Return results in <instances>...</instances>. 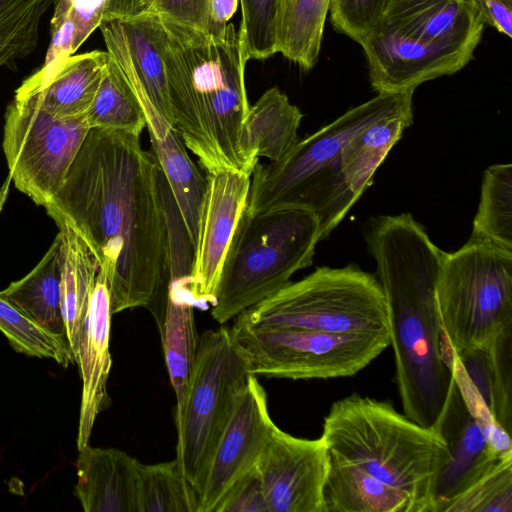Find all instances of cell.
<instances>
[{
	"label": "cell",
	"mask_w": 512,
	"mask_h": 512,
	"mask_svg": "<svg viewBox=\"0 0 512 512\" xmlns=\"http://www.w3.org/2000/svg\"><path fill=\"white\" fill-rule=\"evenodd\" d=\"M230 330L252 375L291 380L353 376L389 346L388 333L256 326L240 315Z\"/></svg>",
	"instance_id": "obj_10"
},
{
	"label": "cell",
	"mask_w": 512,
	"mask_h": 512,
	"mask_svg": "<svg viewBox=\"0 0 512 512\" xmlns=\"http://www.w3.org/2000/svg\"><path fill=\"white\" fill-rule=\"evenodd\" d=\"M239 0H210L209 23L206 32L215 37H224L229 20L235 14Z\"/></svg>",
	"instance_id": "obj_42"
},
{
	"label": "cell",
	"mask_w": 512,
	"mask_h": 512,
	"mask_svg": "<svg viewBox=\"0 0 512 512\" xmlns=\"http://www.w3.org/2000/svg\"><path fill=\"white\" fill-rule=\"evenodd\" d=\"M150 7L151 0H110L104 18L135 16L150 10Z\"/></svg>",
	"instance_id": "obj_43"
},
{
	"label": "cell",
	"mask_w": 512,
	"mask_h": 512,
	"mask_svg": "<svg viewBox=\"0 0 512 512\" xmlns=\"http://www.w3.org/2000/svg\"><path fill=\"white\" fill-rule=\"evenodd\" d=\"M414 90L378 93L340 117L299 139L279 161L259 162L251 174L245 212L297 208L313 213L320 239L327 238L358 200L342 172V149L359 129L412 103Z\"/></svg>",
	"instance_id": "obj_5"
},
{
	"label": "cell",
	"mask_w": 512,
	"mask_h": 512,
	"mask_svg": "<svg viewBox=\"0 0 512 512\" xmlns=\"http://www.w3.org/2000/svg\"><path fill=\"white\" fill-rule=\"evenodd\" d=\"M329 457L326 512H435V491L449 458L433 428L388 401L353 393L323 422Z\"/></svg>",
	"instance_id": "obj_2"
},
{
	"label": "cell",
	"mask_w": 512,
	"mask_h": 512,
	"mask_svg": "<svg viewBox=\"0 0 512 512\" xmlns=\"http://www.w3.org/2000/svg\"><path fill=\"white\" fill-rule=\"evenodd\" d=\"M251 375L229 328L200 336L183 403L175 410L176 460L198 495L236 397Z\"/></svg>",
	"instance_id": "obj_9"
},
{
	"label": "cell",
	"mask_w": 512,
	"mask_h": 512,
	"mask_svg": "<svg viewBox=\"0 0 512 512\" xmlns=\"http://www.w3.org/2000/svg\"><path fill=\"white\" fill-rule=\"evenodd\" d=\"M449 365L453 374L450 391L433 427L449 452L437 481L435 512L501 455L512 452L511 434L496 423L453 353Z\"/></svg>",
	"instance_id": "obj_12"
},
{
	"label": "cell",
	"mask_w": 512,
	"mask_h": 512,
	"mask_svg": "<svg viewBox=\"0 0 512 512\" xmlns=\"http://www.w3.org/2000/svg\"><path fill=\"white\" fill-rule=\"evenodd\" d=\"M107 53L123 70L144 112L152 152L164 174L188 233L192 247L196 240L198 214L206 188V175L191 159L175 127L156 109L131 65L115 47L105 44Z\"/></svg>",
	"instance_id": "obj_18"
},
{
	"label": "cell",
	"mask_w": 512,
	"mask_h": 512,
	"mask_svg": "<svg viewBox=\"0 0 512 512\" xmlns=\"http://www.w3.org/2000/svg\"><path fill=\"white\" fill-rule=\"evenodd\" d=\"M164 174L140 136L91 128L44 208L86 243L107 280L112 314L149 307L168 278Z\"/></svg>",
	"instance_id": "obj_1"
},
{
	"label": "cell",
	"mask_w": 512,
	"mask_h": 512,
	"mask_svg": "<svg viewBox=\"0 0 512 512\" xmlns=\"http://www.w3.org/2000/svg\"><path fill=\"white\" fill-rule=\"evenodd\" d=\"M330 1L279 0L277 53L302 70H310L319 59Z\"/></svg>",
	"instance_id": "obj_28"
},
{
	"label": "cell",
	"mask_w": 512,
	"mask_h": 512,
	"mask_svg": "<svg viewBox=\"0 0 512 512\" xmlns=\"http://www.w3.org/2000/svg\"><path fill=\"white\" fill-rule=\"evenodd\" d=\"M214 512H269L256 465L229 488Z\"/></svg>",
	"instance_id": "obj_39"
},
{
	"label": "cell",
	"mask_w": 512,
	"mask_h": 512,
	"mask_svg": "<svg viewBox=\"0 0 512 512\" xmlns=\"http://www.w3.org/2000/svg\"><path fill=\"white\" fill-rule=\"evenodd\" d=\"M371 86L377 93L414 90L451 75L473 58L474 49L408 37L387 25L361 45Z\"/></svg>",
	"instance_id": "obj_16"
},
{
	"label": "cell",
	"mask_w": 512,
	"mask_h": 512,
	"mask_svg": "<svg viewBox=\"0 0 512 512\" xmlns=\"http://www.w3.org/2000/svg\"><path fill=\"white\" fill-rule=\"evenodd\" d=\"M365 238L386 300L404 415L433 428L453 378L436 299L444 251L411 213L377 217Z\"/></svg>",
	"instance_id": "obj_3"
},
{
	"label": "cell",
	"mask_w": 512,
	"mask_h": 512,
	"mask_svg": "<svg viewBox=\"0 0 512 512\" xmlns=\"http://www.w3.org/2000/svg\"><path fill=\"white\" fill-rule=\"evenodd\" d=\"M256 467L269 512H326L329 457L322 437L299 438L276 426Z\"/></svg>",
	"instance_id": "obj_14"
},
{
	"label": "cell",
	"mask_w": 512,
	"mask_h": 512,
	"mask_svg": "<svg viewBox=\"0 0 512 512\" xmlns=\"http://www.w3.org/2000/svg\"><path fill=\"white\" fill-rule=\"evenodd\" d=\"M471 238L512 250V164H494L483 174Z\"/></svg>",
	"instance_id": "obj_30"
},
{
	"label": "cell",
	"mask_w": 512,
	"mask_h": 512,
	"mask_svg": "<svg viewBox=\"0 0 512 512\" xmlns=\"http://www.w3.org/2000/svg\"><path fill=\"white\" fill-rule=\"evenodd\" d=\"M389 0H331L333 28L361 45L384 25Z\"/></svg>",
	"instance_id": "obj_37"
},
{
	"label": "cell",
	"mask_w": 512,
	"mask_h": 512,
	"mask_svg": "<svg viewBox=\"0 0 512 512\" xmlns=\"http://www.w3.org/2000/svg\"><path fill=\"white\" fill-rule=\"evenodd\" d=\"M138 512H198L199 495L176 458L138 466Z\"/></svg>",
	"instance_id": "obj_31"
},
{
	"label": "cell",
	"mask_w": 512,
	"mask_h": 512,
	"mask_svg": "<svg viewBox=\"0 0 512 512\" xmlns=\"http://www.w3.org/2000/svg\"><path fill=\"white\" fill-rule=\"evenodd\" d=\"M60 235V295L66 336L76 362L78 344L99 271L86 243L63 220L53 219Z\"/></svg>",
	"instance_id": "obj_25"
},
{
	"label": "cell",
	"mask_w": 512,
	"mask_h": 512,
	"mask_svg": "<svg viewBox=\"0 0 512 512\" xmlns=\"http://www.w3.org/2000/svg\"><path fill=\"white\" fill-rule=\"evenodd\" d=\"M53 0H0V68L37 47L41 20Z\"/></svg>",
	"instance_id": "obj_32"
},
{
	"label": "cell",
	"mask_w": 512,
	"mask_h": 512,
	"mask_svg": "<svg viewBox=\"0 0 512 512\" xmlns=\"http://www.w3.org/2000/svg\"><path fill=\"white\" fill-rule=\"evenodd\" d=\"M0 331L17 352L27 356L51 358L64 367L76 363L68 341L31 322L2 297Z\"/></svg>",
	"instance_id": "obj_34"
},
{
	"label": "cell",
	"mask_w": 512,
	"mask_h": 512,
	"mask_svg": "<svg viewBox=\"0 0 512 512\" xmlns=\"http://www.w3.org/2000/svg\"><path fill=\"white\" fill-rule=\"evenodd\" d=\"M438 512H512V452L501 455Z\"/></svg>",
	"instance_id": "obj_33"
},
{
	"label": "cell",
	"mask_w": 512,
	"mask_h": 512,
	"mask_svg": "<svg viewBox=\"0 0 512 512\" xmlns=\"http://www.w3.org/2000/svg\"><path fill=\"white\" fill-rule=\"evenodd\" d=\"M242 35L248 60H264L277 53L279 0H239Z\"/></svg>",
	"instance_id": "obj_35"
},
{
	"label": "cell",
	"mask_w": 512,
	"mask_h": 512,
	"mask_svg": "<svg viewBox=\"0 0 512 512\" xmlns=\"http://www.w3.org/2000/svg\"><path fill=\"white\" fill-rule=\"evenodd\" d=\"M111 316L108 283L105 275L98 271L76 354L83 384L78 450L89 445L95 419L110 402L107 381L112 364L109 350Z\"/></svg>",
	"instance_id": "obj_19"
},
{
	"label": "cell",
	"mask_w": 512,
	"mask_h": 512,
	"mask_svg": "<svg viewBox=\"0 0 512 512\" xmlns=\"http://www.w3.org/2000/svg\"><path fill=\"white\" fill-rule=\"evenodd\" d=\"M384 24L411 38L474 50L485 25L471 0H389Z\"/></svg>",
	"instance_id": "obj_20"
},
{
	"label": "cell",
	"mask_w": 512,
	"mask_h": 512,
	"mask_svg": "<svg viewBox=\"0 0 512 512\" xmlns=\"http://www.w3.org/2000/svg\"><path fill=\"white\" fill-rule=\"evenodd\" d=\"M192 255L193 247L184 225L180 221L170 222L161 338L176 408L183 403L200 339L194 320L196 304L190 290Z\"/></svg>",
	"instance_id": "obj_17"
},
{
	"label": "cell",
	"mask_w": 512,
	"mask_h": 512,
	"mask_svg": "<svg viewBox=\"0 0 512 512\" xmlns=\"http://www.w3.org/2000/svg\"><path fill=\"white\" fill-rule=\"evenodd\" d=\"M251 175L238 171L206 174L193 245L190 290L196 307L215 303L223 266L246 210Z\"/></svg>",
	"instance_id": "obj_13"
},
{
	"label": "cell",
	"mask_w": 512,
	"mask_h": 512,
	"mask_svg": "<svg viewBox=\"0 0 512 512\" xmlns=\"http://www.w3.org/2000/svg\"><path fill=\"white\" fill-rule=\"evenodd\" d=\"M99 28L104 43L123 54L150 101L173 125L161 52L162 25L159 14L148 10L135 16L104 18Z\"/></svg>",
	"instance_id": "obj_21"
},
{
	"label": "cell",
	"mask_w": 512,
	"mask_h": 512,
	"mask_svg": "<svg viewBox=\"0 0 512 512\" xmlns=\"http://www.w3.org/2000/svg\"><path fill=\"white\" fill-rule=\"evenodd\" d=\"M471 1H473V2L475 3V5H476V2H477L478 0H471Z\"/></svg>",
	"instance_id": "obj_44"
},
{
	"label": "cell",
	"mask_w": 512,
	"mask_h": 512,
	"mask_svg": "<svg viewBox=\"0 0 512 512\" xmlns=\"http://www.w3.org/2000/svg\"><path fill=\"white\" fill-rule=\"evenodd\" d=\"M490 358V411L496 423L511 434L512 429V326L487 348Z\"/></svg>",
	"instance_id": "obj_36"
},
{
	"label": "cell",
	"mask_w": 512,
	"mask_h": 512,
	"mask_svg": "<svg viewBox=\"0 0 512 512\" xmlns=\"http://www.w3.org/2000/svg\"><path fill=\"white\" fill-rule=\"evenodd\" d=\"M413 122L412 103L386 114L355 132L342 149V172L359 199L389 151Z\"/></svg>",
	"instance_id": "obj_27"
},
{
	"label": "cell",
	"mask_w": 512,
	"mask_h": 512,
	"mask_svg": "<svg viewBox=\"0 0 512 512\" xmlns=\"http://www.w3.org/2000/svg\"><path fill=\"white\" fill-rule=\"evenodd\" d=\"M302 117L299 108L278 87L268 89L250 105L240 146L251 172L261 157L277 162L296 145Z\"/></svg>",
	"instance_id": "obj_23"
},
{
	"label": "cell",
	"mask_w": 512,
	"mask_h": 512,
	"mask_svg": "<svg viewBox=\"0 0 512 512\" xmlns=\"http://www.w3.org/2000/svg\"><path fill=\"white\" fill-rule=\"evenodd\" d=\"M115 448L79 450L75 494L85 512H138V466Z\"/></svg>",
	"instance_id": "obj_22"
},
{
	"label": "cell",
	"mask_w": 512,
	"mask_h": 512,
	"mask_svg": "<svg viewBox=\"0 0 512 512\" xmlns=\"http://www.w3.org/2000/svg\"><path fill=\"white\" fill-rule=\"evenodd\" d=\"M86 115L58 118L14 96L5 112L3 150L15 187L46 206L65 182L88 131Z\"/></svg>",
	"instance_id": "obj_11"
},
{
	"label": "cell",
	"mask_w": 512,
	"mask_h": 512,
	"mask_svg": "<svg viewBox=\"0 0 512 512\" xmlns=\"http://www.w3.org/2000/svg\"><path fill=\"white\" fill-rule=\"evenodd\" d=\"M317 217L303 209L244 212L228 251L211 316L224 324L276 293L313 263Z\"/></svg>",
	"instance_id": "obj_6"
},
{
	"label": "cell",
	"mask_w": 512,
	"mask_h": 512,
	"mask_svg": "<svg viewBox=\"0 0 512 512\" xmlns=\"http://www.w3.org/2000/svg\"><path fill=\"white\" fill-rule=\"evenodd\" d=\"M59 251L58 233L38 264L0 291V297L43 330L68 341L61 311Z\"/></svg>",
	"instance_id": "obj_26"
},
{
	"label": "cell",
	"mask_w": 512,
	"mask_h": 512,
	"mask_svg": "<svg viewBox=\"0 0 512 512\" xmlns=\"http://www.w3.org/2000/svg\"><path fill=\"white\" fill-rule=\"evenodd\" d=\"M267 394L251 375L237 395L199 490L198 512H214L229 488L253 468L273 429Z\"/></svg>",
	"instance_id": "obj_15"
},
{
	"label": "cell",
	"mask_w": 512,
	"mask_h": 512,
	"mask_svg": "<svg viewBox=\"0 0 512 512\" xmlns=\"http://www.w3.org/2000/svg\"><path fill=\"white\" fill-rule=\"evenodd\" d=\"M239 315L256 326L389 334L380 283L355 264L317 267Z\"/></svg>",
	"instance_id": "obj_8"
},
{
	"label": "cell",
	"mask_w": 512,
	"mask_h": 512,
	"mask_svg": "<svg viewBox=\"0 0 512 512\" xmlns=\"http://www.w3.org/2000/svg\"><path fill=\"white\" fill-rule=\"evenodd\" d=\"M107 51L94 50L70 56L46 84L31 87L22 82L15 95L30 98L58 118L85 116L107 66Z\"/></svg>",
	"instance_id": "obj_24"
},
{
	"label": "cell",
	"mask_w": 512,
	"mask_h": 512,
	"mask_svg": "<svg viewBox=\"0 0 512 512\" xmlns=\"http://www.w3.org/2000/svg\"><path fill=\"white\" fill-rule=\"evenodd\" d=\"M86 120L90 129L120 130L137 136L145 128L142 106L123 70L110 55Z\"/></svg>",
	"instance_id": "obj_29"
},
{
	"label": "cell",
	"mask_w": 512,
	"mask_h": 512,
	"mask_svg": "<svg viewBox=\"0 0 512 512\" xmlns=\"http://www.w3.org/2000/svg\"><path fill=\"white\" fill-rule=\"evenodd\" d=\"M476 6L485 24L512 37V0H478Z\"/></svg>",
	"instance_id": "obj_41"
},
{
	"label": "cell",
	"mask_w": 512,
	"mask_h": 512,
	"mask_svg": "<svg viewBox=\"0 0 512 512\" xmlns=\"http://www.w3.org/2000/svg\"><path fill=\"white\" fill-rule=\"evenodd\" d=\"M436 299L450 352L488 348L512 326V250L470 237L444 252Z\"/></svg>",
	"instance_id": "obj_7"
},
{
	"label": "cell",
	"mask_w": 512,
	"mask_h": 512,
	"mask_svg": "<svg viewBox=\"0 0 512 512\" xmlns=\"http://www.w3.org/2000/svg\"><path fill=\"white\" fill-rule=\"evenodd\" d=\"M210 0H151L150 10L179 23L207 31Z\"/></svg>",
	"instance_id": "obj_40"
},
{
	"label": "cell",
	"mask_w": 512,
	"mask_h": 512,
	"mask_svg": "<svg viewBox=\"0 0 512 512\" xmlns=\"http://www.w3.org/2000/svg\"><path fill=\"white\" fill-rule=\"evenodd\" d=\"M173 125L205 173L251 175L241 151L242 125L250 104L248 61L242 35L228 23L224 37L159 15Z\"/></svg>",
	"instance_id": "obj_4"
},
{
	"label": "cell",
	"mask_w": 512,
	"mask_h": 512,
	"mask_svg": "<svg viewBox=\"0 0 512 512\" xmlns=\"http://www.w3.org/2000/svg\"><path fill=\"white\" fill-rule=\"evenodd\" d=\"M110 0H57L52 22L70 20L76 27L77 49L99 27Z\"/></svg>",
	"instance_id": "obj_38"
}]
</instances>
